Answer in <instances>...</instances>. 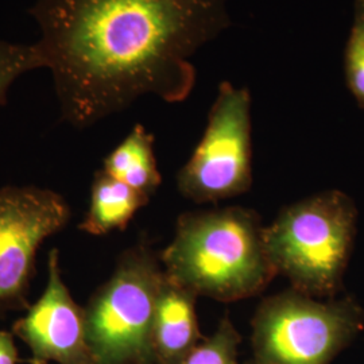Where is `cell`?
I'll return each mask as SVG.
<instances>
[{
    "label": "cell",
    "instance_id": "cell-3",
    "mask_svg": "<svg viewBox=\"0 0 364 364\" xmlns=\"http://www.w3.org/2000/svg\"><path fill=\"white\" fill-rule=\"evenodd\" d=\"M358 209L350 196L328 191L281 212L264 240L277 273L313 299H332L343 287L356 234Z\"/></svg>",
    "mask_w": 364,
    "mask_h": 364
},
{
    "label": "cell",
    "instance_id": "cell-2",
    "mask_svg": "<svg viewBox=\"0 0 364 364\" xmlns=\"http://www.w3.org/2000/svg\"><path fill=\"white\" fill-rule=\"evenodd\" d=\"M260 218L245 208L189 212L161 254L164 272L196 296L221 302L257 296L277 275Z\"/></svg>",
    "mask_w": 364,
    "mask_h": 364
},
{
    "label": "cell",
    "instance_id": "cell-13",
    "mask_svg": "<svg viewBox=\"0 0 364 364\" xmlns=\"http://www.w3.org/2000/svg\"><path fill=\"white\" fill-rule=\"evenodd\" d=\"M240 335L228 317H224L218 331L201 340L177 364H236Z\"/></svg>",
    "mask_w": 364,
    "mask_h": 364
},
{
    "label": "cell",
    "instance_id": "cell-11",
    "mask_svg": "<svg viewBox=\"0 0 364 364\" xmlns=\"http://www.w3.org/2000/svg\"><path fill=\"white\" fill-rule=\"evenodd\" d=\"M103 170L150 197L162 182L156 166L153 134L142 124H135L123 142L105 156Z\"/></svg>",
    "mask_w": 364,
    "mask_h": 364
},
{
    "label": "cell",
    "instance_id": "cell-12",
    "mask_svg": "<svg viewBox=\"0 0 364 364\" xmlns=\"http://www.w3.org/2000/svg\"><path fill=\"white\" fill-rule=\"evenodd\" d=\"M46 68L38 43H14L0 38V105H7L14 81L30 70Z\"/></svg>",
    "mask_w": 364,
    "mask_h": 364
},
{
    "label": "cell",
    "instance_id": "cell-10",
    "mask_svg": "<svg viewBox=\"0 0 364 364\" xmlns=\"http://www.w3.org/2000/svg\"><path fill=\"white\" fill-rule=\"evenodd\" d=\"M149 200V196L114 178L105 170H99L92 182L90 208L78 224V230L91 235L124 230Z\"/></svg>",
    "mask_w": 364,
    "mask_h": 364
},
{
    "label": "cell",
    "instance_id": "cell-15",
    "mask_svg": "<svg viewBox=\"0 0 364 364\" xmlns=\"http://www.w3.org/2000/svg\"><path fill=\"white\" fill-rule=\"evenodd\" d=\"M18 352L13 335L0 331V364H16Z\"/></svg>",
    "mask_w": 364,
    "mask_h": 364
},
{
    "label": "cell",
    "instance_id": "cell-6",
    "mask_svg": "<svg viewBox=\"0 0 364 364\" xmlns=\"http://www.w3.org/2000/svg\"><path fill=\"white\" fill-rule=\"evenodd\" d=\"M251 183V95L223 81L204 135L180 170L177 185L196 203H216L247 192Z\"/></svg>",
    "mask_w": 364,
    "mask_h": 364
},
{
    "label": "cell",
    "instance_id": "cell-8",
    "mask_svg": "<svg viewBox=\"0 0 364 364\" xmlns=\"http://www.w3.org/2000/svg\"><path fill=\"white\" fill-rule=\"evenodd\" d=\"M15 331L38 362L93 364L87 344L84 309L66 287L57 248L48 257V284L42 296L16 321Z\"/></svg>",
    "mask_w": 364,
    "mask_h": 364
},
{
    "label": "cell",
    "instance_id": "cell-14",
    "mask_svg": "<svg viewBox=\"0 0 364 364\" xmlns=\"http://www.w3.org/2000/svg\"><path fill=\"white\" fill-rule=\"evenodd\" d=\"M347 87L364 111V0H353V23L344 50Z\"/></svg>",
    "mask_w": 364,
    "mask_h": 364
},
{
    "label": "cell",
    "instance_id": "cell-9",
    "mask_svg": "<svg viewBox=\"0 0 364 364\" xmlns=\"http://www.w3.org/2000/svg\"><path fill=\"white\" fill-rule=\"evenodd\" d=\"M196 297L164 275L153 321V351L158 363L177 364L200 343Z\"/></svg>",
    "mask_w": 364,
    "mask_h": 364
},
{
    "label": "cell",
    "instance_id": "cell-4",
    "mask_svg": "<svg viewBox=\"0 0 364 364\" xmlns=\"http://www.w3.org/2000/svg\"><path fill=\"white\" fill-rule=\"evenodd\" d=\"M164 267L144 243L119 258L109 279L84 308L93 364H151L153 321Z\"/></svg>",
    "mask_w": 364,
    "mask_h": 364
},
{
    "label": "cell",
    "instance_id": "cell-5",
    "mask_svg": "<svg viewBox=\"0 0 364 364\" xmlns=\"http://www.w3.org/2000/svg\"><path fill=\"white\" fill-rule=\"evenodd\" d=\"M364 328L352 297L318 301L291 289L264 299L252 320L258 364H329Z\"/></svg>",
    "mask_w": 364,
    "mask_h": 364
},
{
    "label": "cell",
    "instance_id": "cell-1",
    "mask_svg": "<svg viewBox=\"0 0 364 364\" xmlns=\"http://www.w3.org/2000/svg\"><path fill=\"white\" fill-rule=\"evenodd\" d=\"M28 13L61 120L80 130L144 95L188 99L193 55L230 26L228 0H37Z\"/></svg>",
    "mask_w": 364,
    "mask_h": 364
},
{
    "label": "cell",
    "instance_id": "cell-7",
    "mask_svg": "<svg viewBox=\"0 0 364 364\" xmlns=\"http://www.w3.org/2000/svg\"><path fill=\"white\" fill-rule=\"evenodd\" d=\"M70 220L65 198L38 186L0 188V317L27 308L42 243Z\"/></svg>",
    "mask_w": 364,
    "mask_h": 364
}]
</instances>
